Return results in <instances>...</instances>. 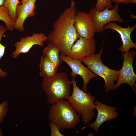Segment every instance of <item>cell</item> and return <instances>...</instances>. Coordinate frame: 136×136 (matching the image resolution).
<instances>
[{"mask_svg":"<svg viewBox=\"0 0 136 136\" xmlns=\"http://www.w3.org/2000/svg\"><path fill=\"white\" fill-rule=\"evenodd\" d=\"M76 2L71 1V5L59 15L53 23V29L46 36L47 41L54 44L60 54L67 56L71 47L79 38L74 25L77 10Z\"/></svg>","mask_w":136,"mask_h":136,"instance_id":"obj_1","label":"cell"},{"mask_svg":"<svg viewBox=\"0 0 136 136\" xmlns=\"http://www.w3.org/2000/svg\"><path fill=\"white\" fill-rule=\"evenodd\" d=\"M71 81L73 90L67 100L78 115L81 116L84 124H87L96 116L94 102L95 97L90 92L87 93L78 87L75 79L72 78Z\"/></svg>","mask_w":136,"mask_h":136,"instance_id":"obj_2","label":"cell"},{"mask_svg":"<svg viewBox=\"0 0 136 136\" xmlns=\"http://www.w3.org/2000/svg\"><path fill=\"white\" fill-rule=\"evenodd\" d=\"M48 118L59 130L74 129L80 121V116L69 101L64 99L52 105Z\"/></svg>","mask_w":136,"mask_h":136,"instance_id":"obj_3","label":"cell"},{"mask_svg":"<svg viewBox=\"0 0 136 136\" xmlns=\"http://www.w3.org/2000/svg\"><path fill=\"white\" fill-rule=\"evenodd\" d=\"M71 81L65 72H57L52 79L43 80L41 88L47 97V101L52 105L61 99H67L71 94Z\"/></svg>","mask_w":136,"mask_h":136,"instance_id":"obj_4","label":"cell"},{"mask_svg":"<svg viewBox=\"0 0 136 136\" xmlns=\"http://www.w3.org/2000/svg\"><path fill=\"white\" fill-rule=\"evenodd\" d=\"M104 42L99 53L85 57L81 61L92 72L103 78L105 82V91L107 92L113 90L115 85L114 82L115 81H118L119 73L118 71L109 68L102 62L101 56L103 49Z\"/></svg>","mask_w":136,"mask_h":136,"instance_id":"obj_5","label":"cell"},{"mask_svg":"<svg viewBox=\"0 0 136 136\" xmlns=\"http://www.w3.org/2000/svg\"><path fill=\"white\" fill-rule=\"evenodd\" d=\"M119 5L115 4L111 10L106 7L100 11H97L94 7L91 9L88 13L93 22L95 33L103 32L104 30V26L110 22L116 21L121 23L124 22V20L118 12Z\"/></svg>","mask_w":136,"mask_h":136,"instance_id":"obj_6","label":"cell"},{"mask_svg":"<svg viewBox=\"0 0 136 136\" xmlns=\"http://www.w3.org/2000/svg\"><path fill=\"white\" fill-rule=\"evenodd\" d=\"M121 55L123 58V65L121 68L118 71V79L113 90L117 89L122 84L126 83L130 85L135 92L136 75L133 71L132 64L136 52L134 51L130 52L129 50L127 52L122 53Z\"/></svg>","mask_w":136,"mask_h":136,"instance_id":"obj_7","label":"cell"},{"mask_svg":"<svg viewBox=\"0 0 136 136\" xmlns=\"http://www.w3.org/2000/svg\"><path fill=\"white\" fill-rule=\"evenodd\" d=\"M60 57L61 60L66 63L71 68L72 71L70 75L73 78H75L77 75L82 77L83 83L82 90L87 92L88 83L92 79L98 75L83 65L81 60L73 59L67 56L60 54Z\"/></svg>","mask_w":136,"mask_h":136,"instance_id":"obj_8","label":"cell"},{"mask_svg":"<svg viewBox=\"0 0 136 136\" xmlns=\"http://www.w3.org/2000/svg\"><path fill=\"white\" fill-rule=\"evenodd\" d=\"M72 46L67 56L73 59L81 60L95 54L96 41L93 38L88 39L80 37Z\"/></svg>","mask_w":136,"mask_h":136,"instance_id":"obj_9","label":"cell"},{"mask_svg":"<svg viewBox=\"0 0 136 136\" xmlns=\"http://www.w3.org/2000/svg\"><path fill=\"white\" fill-rule=\"evenodd\" d=\"M95 109L97 110L98 113L95 121L90 123L88 126L84 127L79 131L86 128H90L97 132L100 126L105 122L117 118L119 114L116 111L117 107L108 106L101 103L99 100H95L94 102Z\"/></svg>","mask_w":136,"mask_h":136,"instance_id":"obj_10","label":"cell"},{"mask_svg":"<svg viewBox=\"0 0 136 136\" xmlns=\"http://www.w3.org/2000/svg\"><path fill=\"white\" fill-rule=\"evenodd\" d=\"M46 41V36L43 33L34 32L31 36L21 38L20 41L15 42L14 45L16 48L12 53L11 56L13 58H16L20 54L28 52L34 45L43 47Z\"/></svg>","mask_w":136,"mask_h":136,"instance_id":"obj_11","label":"cell"},{"mask_svg":"<svg viewBox=\"0 0 136 136\" xmlns=\"http://www.w3.org/2000/svg\"><path fill=\"white\" fill-rule=\"evenodd\" d=\"M74 25L80 37L88 39L94 37L95 33L94 24L88 13L77 11L75 16Z\"/></svg>","mask_w":136,"mask_h":136,"instance_id":"obj_12","label":"cell"},{"mask_svg":"<svg viewBox=\"0 0 136 136\" xmlns=\"http://www.w3.org/2000/svg\"><path fill=\"white\" fill-rule=\"evenodd\" d=\"M36 0H28L23 4L18 5L16 8L17 18L15 22L14 29L20 32L24 31V24L26 19L35 15Z\"/></svg>","mask_w":136,"mask_h":136,"instance_id":"obj_13","label":"cell"},{"mask_svg":"<svg viewBox=\"0 0 136 136\" xmlns=\"http://www.w3.org/2000/svg\"><path fill=\"white\" fill-rule=\"evenodd\" d=\"M136 28V25L131 27L124 28L114 22H111L106 24L104 29H112L118 33L121 39L122 45L118 49L122 53H124L128 52L130 48H136V44L132 41L130 37V34Z\"/></svg>","mask_w":136,"mask_h":136,"instance_id":"obj_14","label":"cell"},{"mask_svg":"<svg viewBox=\"0 0 136 136\" xmlns=\"http://www.w3.org/2000/svg\"><path fill=\"white\" fill-rule=\"evenodd\" d=\"M40 75L43 80H48L53 77L58 72V69L54 63L45 55L42 54L39 65Z\"/></svg>","mask_w":136,"mask_h":136,"instance_id":"obj_15","label":"cell"},{"mask_svg":"<svg viewBox=\"0 0 136 136\" xmlns=\"http://www.w3.org/2000/svg\"><path fill=\"white\" fill-rule=\"evenodd\" d=\"M42 54L46 56L58 70L63 61L60 58L59 49L54 44L49 42L44 49Z\"/></svg>","mask_w":136,"mask_h":136,"instance_id":"obj_16","label":"cell"},{"mask_svg":"<svg viewBox=\"0 0 136 136\" xmlns=\"http://www.w3.org/2000/svg\"><path fill=\"white\" fill-rule=\"evenodd\" d=\"M0 20L4 22L7 29L10 31L14 30L15 22L10 18L8 10L4 5L0 6Z\"/></svg>","mask_w":136,"mask_h":136,"instance_id":"obj_17","label":"cell"},{"mask_svg":"<svg viewBox=\"0 0 136 136\" xmlns=\"http://www.w3.org/2000/svg\"><path fill=\"white\" fill-rule=\"evenodd\" d=\"M21 4L19 0H5L4 5L7 8L9 16L13 21H16L17 16L16 8L18 5Z\"/></svg>","mask_w":136,"mask_h":136,"instance_id":"obj_18","label":"cell"},{"mask_svg":"<svg viewBox=\"0 0 136 136\" xmlns=\"http://www.w3.org/2000/svg\"><path fill=\"white\" fill-rule=\"evenodd\" d=\"M7 29L3 25H0V60L4 56L5 51L6 47L2 44L1 43V38ZM7 75L6 72L3 71L0 66V78H4Z\"/></svg>","mask_w":136,"mask_h":136,"instance_id":"obj_19","label":"cell"},{"mask_svg":"<svg viewBox=\"0 0 136 136\" xmlns=\"http://www.w3.org/2000/svg\"><path fill=\"white\" fill-rule=\"evenodd\" d=\"M112 3L111 0H97L94 7L98 11L103 10L106 7L111 9L114 7Z\"/></svg>","mask_w":136,"mask_h":136,"instance_id":"obj_20","label":"cell"},{"mask_svg":"<svg viewBox=\"0 0 136 136\" xmlns=\"http://www.w3.org/2000/svg\"><path fill=\"white\" fill-rule=\"evenodd\" d=\"M9 110V103L4 100L0 104V124L3 122L7 116Z\"/></svg>","mask_w":136,"mask_h":136,"instance_id":"obj_21","label":"cell"},{"mask_svg":"<svg viewBox=\"0 0 136 136\" xmlns=\"http://www.w3.org/2000/svg\"><path fill=\"white\" fill-rule=\"evenodd\" d=\"M49 124L51 128V136H64L60 132L58 127L54 123L51 121Z\"/></svg>","mask_w":136,"mask_h":136,"instance_id":"obj_22","label":"cell"},{"mask_svg":"<svg viewBox=\"0 0 136 136\" xmlns=\"http://www.w3.org/2000/svg\"><path fill=\"white\" fill-rule=\"evenodd\" d=\"M131 0H111L112 2L114 3L115 4H119L122 3L125 5L129 4Z\"/></svg>","mask_w":136,"mask_h":136,"instance_id":"obj_23","label":"cell"},{"mask_svg":"<svg viewBox=\"0 0 136 136\" xmlns=\"http://www.w3.org/2000/svg\"><path fill=\"white\" fill-rule=\"evenodd\" d=\"M5 0H0V6L4 5Z\"/></svg>","mask_w":136,"mask_h":136,"instance_id":"obj_24","label":"cell"},{"mask_svg":"<svg viewBox=\"0 0 136 136\" xmlns=\"http://www.w3.org/2000/svg\"><path fill=\"white\" fill-rule=\"evenodd\" d=\"M4 134L2 130L0 128V136H3Z\"/></svg>","mask_w":136,"mask_h":136,"instance_id":"obj_25","label":"cell"},{"mask_svg":"<svg viewBox=\"0 0 136 136\" xmlns=\"http://www.w3.org/2000/svg\"><path fill=\"white\" fill-rule=\"evenodd\" d=\"M28 0H21V3L23 4Z\"/></svg>","mask_w":136,"mask_h":136,"instance_id":"obj_26","label":"cell"}]
</instances>
